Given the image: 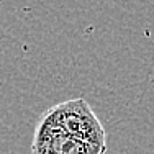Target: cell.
Wrapping results in <instances>:
<instances>
[{"mask_svg": "<svg viewBox=\"0 0 154 154\" xmlns=\"http://www.w3.org/2000/svg\"><path fill=\"white\" fill-rule=\"evenodd\" d=\"M39 123L92 146L107 149V133L92 107L84 98H71L48 108L39 118Z\"/></svg>", "mask_w": 154, "mask_h": 154, "instance_id": "6da1fadb", "label": "cell"}, {"mask_svg": "<svg viewBox=\"0 0 154 154\" xmlns=\"http://www.w3.org/2000/svg\"><path fill=\"white\" fill-rule=\"evenodd\" d=\"M31 154H107V149L38 123L31 143Z\"/></svg>", "mask_w": 154, "mask_h": 154, "instance_id": "7a4b0ae2", "label": "cell"}]
</instances>
